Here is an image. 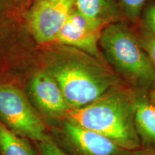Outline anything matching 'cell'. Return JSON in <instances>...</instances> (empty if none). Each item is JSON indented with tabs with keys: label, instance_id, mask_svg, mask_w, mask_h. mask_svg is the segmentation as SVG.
Instances as JSON below:
<instances>
[{
	"label": "cell",
	"instance_id": "obj_16",
	"mask_svg": "<svg viewBox=\"0 0 155 155\" xmlns=\"http://www.w3.org/2000/svg\"><path fill=\"white\" fill-rule=\"evenodd\" d=\"M131 155H155V152L140 148L139 150L132 151Z\"/></svg>",
	"mask_w": 155,
	"mask_h": 155
},
{
	"label": "cell",
	"instance_id": "obj_17",
	"mask_svg": "<svg viewBox=\"0 0 155 155\" xmlns=\"http://www.w3.org/2000/svg\"><path fill=\"white\" fill-rule=\"evenodd\" d=\"M148 96L151 101L155 104V82L154 85H153V86L148 91Z\"/></svg>",
	"mask_w": 155,
	"mask_h": 155
},
{
	"label": "cell",
	"instance_id": "obj_7",
	"mask_svg": "<svg viewBox=\"0 0 155 155\" xmlns=\"http://www.w3.org/2000/svg\"><path fill=\"white\" fill-rule=\"evenodd\" d=\"M104 28L99 22L87 18L74 9L58 32L55 41L61 45L76 48L105 61L99 47Z\"/></svg>",
	"mask_w": 155,
	"mask_h": 155
},
{
	"label": "cell",
	"instance_id": "obj_11",
	"mask_svg": "<svg viewBox=\"0 0 155 155\" xmlns=\"http://www.w3.org/2000/svg\"><path fill=\"white\" fill-rule=\"evenodd\" d=\"M0 155H40L28 139L9 130L0 121Z\"/></svg>",
	"mask_w": 155,
	"mask_h": 155
},
{
	"label": "cell",
	"instance_id": "obj_14",
	"mask_svg": "<svg viewBox=\"0 0 155 155\" xmlns=\"http://www.w3.org/2000/svg\"><path fill=\"white\" fill-rule=\"evenodd\" d=\"M137 34L141 47L146 51L155 67V36L141 27Z\"/></svg>",
	"mask_w": 155,
	"mask_h": 155
},
{
	"label": "cell",
	"instance_id": "obj_10",
	"mask_svg": "<svg viewBox=\"0 0 155 155\" xmlns=\"http://www.w3.org/2000/svg\"><path fill=\"white\" fill-rule=\"evenodd\" d=\"M74 9L84 17L104 27L126 22L117 0H75Z\"/></svg>",
	"mask_w": 155,
	"mask_h": 155
},
{
	"label": "cell",
	"instance_id": "obj_2",
	"mask_svg": "<svg viewBox=\"0 0 155 155\" xmlns=\"http://www.w3.org/2000/svg\"><path fill=\"white\" fill-rule=\"evenodd\" d=\"M137 89L116 85L90 104L73 108L64 119L104 135L128 150L141 148L134 124Z\"/></svg>",
	"mask_w": 155,
	"mask_h": 155
},
{
	"label": "cell",
	"instance_id": "obj_12",
	"mask_svg": "<svg viewBox=\"0 0 155 155\" xmlns=\"http://www.w3.org/2000/svg\"><path fill=\"white\" fill-rule=\"evenodd\" d=\"M126 22L138 25L147 0H117Z\"/></svg>",
	"mask_w": 155,
	"mask_h": 155
},
{
	"label": "cell",
	"instance_id": "obj_15",
	"mask_svg": "<svg viewBox=\"0 0 155 155\" xmlns=\"http://www.w3.org/2000/svg\"><path fill=\"white\" fill-rule=\"evenodd\" d=\"M40 155H69L50 136L45 140L38 142Z\"/></svg>",
	"mask_w": 155,
	"mask_h": 155
},
{
	"label": "cell",
	"instance_id": "obj_6",
	"mask_svg": "<svg viewBox=\"0 0 155 155\" xmlns=\"http://www.w3.org/2000/svg\"><path fill=\"white\" fill-rule=\"evenodd\" d=\"M75 0H38L30 12L28 24L38 43L55 41L75 7Z\"/></svg>",
	"mask_w": 155,
	"mask_h": 155
},
{
	"label": "cell",
	"instance_id": "obj_8",
	"mask_svg": "<svg viewBox=\"0 0 155 155\" xmlns=\"http://www.w3.org/2000/svg\"><path fill=\"white\" fill-rule=\"evenodd\" d=\"M28 92L33 106L48 119L61 121L71 110L57 81L46 70L31 78Z\"/></svg>",
	"mask_w": 155,
	"mask_h": 155
},
{
	"label": "cell",
	"instance_id": "obj_5",
	"mask_svg": "<svg viewBox=\"0 0 155 155\" xmlns=\"http://www.w3.org/2000/svg\"><path fill=\"white\" fill-rule=\"evenodd\" d=\"M55 131L69 155H131L132 151L124 148L104 135L77 126L67 119L58 121Z\"/></svg>",
	"mask_w": 155,
	"mask_h": 155
},
{
	"label": "cell",
	"instance_id": "obj_1",
	"mask_svg": "<svg viewBox=\"0 0 155 155\" xmlns=\"http://www.w3.org/2000/svg\"><path fill=\"white\" fill-rule=\"evenodd\" d=\"M60 45L46 71L57 81L71 109L90 104L123 82L105 61L76 48Z\"/></svg>",
	"mask_w": 155,
	"mask_h": 155
},
{
	"label": "cell",
	"instance_id": "obj_9",
	"mask_svg": "<svg viewBox=\"0 0 155 155\" xmlns=\"http://www.w3.org/2000/svg\"><path fill=\"white\" fill-rule=\"evenodd\" d=\"M134 124L141 148L155 152V104L147 91L136 92Z\"/></svg>",
	"mask_w": 155,
	"mask_h": 155
},
{
	"label": "cell",
	"instance_id": "obj_13",
	"mask_svg": "<svg viewBox=\"0 0 155 155\" xmlns=\"http://www.w3.org/2000/svg\"><path fill=\"white\" fill-rule=\"evenodd\" d=\"M138 24L155 36V0H147Z\"/></svg>",
	"mask_w": 155,
	"mask_h": 155
},
{
	"label": "cell",
	"instance_id": "obj_3",
	"mask_svg": "<svg viewBox=\"0 0 155 155\" xmlns=\"http://www.w3.org/2000/svg\"><path fill=\"white\" fill-rule=\"evenodd\" d=\"M99 47L106 63L123 82L137 90H150L155 82V67L129 23L105 27Z\"/></svg>",
	"mask_w": 155,
	"mask_h": 155
},
{
	"label": "cell",
	"instance_id": "obj_4",
	"mask_svg": "<svg viewBox=\"0 0 155 155\" xmlns=\"http://www.w3.org/2000/svg\"><path fill=\"white\" fill-rule=\"evenodd\" d=\"M0 121L15 134L37 142L49 136L26 95L12 85L0 84Z\"/></svg>",
	"mask_w": 155,
	"mask_h": 155
}]
</instances>
